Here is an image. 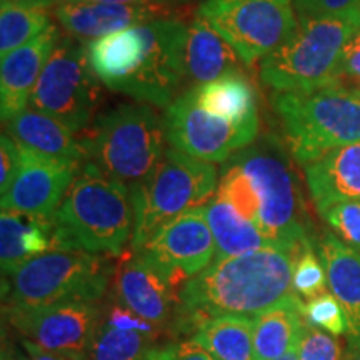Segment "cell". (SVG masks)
I'll list each match as a JSON object with an SVG mask.
<instances>
[{"instance_id":"obj_1","label":"cell","mask_w":360,"mask_h":360,"mask_svg":"<svg viewBox=\"0 0 360 360\" xmlns=\"http://www.w3.org/2000/svg\"><path fill=\"white\" fill-rule=\"evenodd\" d=\"M297 250L282 247L215 259L180 289L177 328L193 332L215 317L255 319L297 295L292 287Z\"/></svg>"},{"instance_id":"obj_2","label":"cell","mask_w":360,"mask_h":360,"mask_svg":"<svg viewBox=\"0 0 360 360\" xmlns=\"http://www.w3.org/2000/svg\"><path fill=\"white\" fill-rule=\"evenodd\" d=\"M132 233L130 188L84 164L53 215V249L120 257Z\"/></svg>"},{"instance_id":"obj_3","label":"cell","mask_w":360,"mask_h":360,"mask_svg":"<svg viewBox=\"0 0 360 360\" xmlns=\"http://www.w3.org/2000/svg\"><path fill=\"white\" fill-rule=\"evenodd\" d=\"M287 150L297 164L309 165L335 148L360 142V92L344 85L274 92Z\"/></svg>"},{"instance_id":"obj_4","label":"cell","mask_w":360,"mask_h":360,"mask_svg":"<svg viewBox=\"0 0 360 360\" xmlns=\"http://www.w3.org/2000/svg\"><path fill=\"white\" fill-rule=\"evenodd\" d=\"M359 30L360 11L299 17L295 34L260 62V80L276 92L342 85V52Z\"/></svg>"},{"instance_id":"obj_5","label":"cell","mask_w":360,"mask_h":360,"mask_svg":"<svg viewBox=\"0 0 360 360\" xmlns=\"http://www.w3.org/2000/svg\"><path fill=\"white\" fill-rule=\"evenodd\" d=\"M82 142L85 164L125 186H134L164 157L167 132L164 119L152 105L120 103L96 117Z\"/></svg>"},{"instance_id":"obj_6","label":"cell","mask_w":360,"mask_h":360,"mask_svg":"<svg viewBox=\"0 0 360 360\" xmlns=\"http://www.w3.org/2000/svg\"><path fill=\"white\" fill-rule=\"evenodd\" d=\"M290 157L276 139L267 137L242 148L231 159L250 184L257 204L255 225L274 245L299 250L312 237L309 236L307 210Z\"/></svg>"},{"instance_id":"obj_7","label":"cell","mask_w":360,"mask_h":360,"mask_svg":"<svg viewBox=\"0 0 360 360\" xmlns=\"http://www.w3.org/2000/svg\"><path fill=\"white\" fill-rule=\"evenodd\" d=\"M219 187V172L214 164L182 154L169 147L155 169L130 186L134 205L132 252L143 245L180 215L205 207Z\"/></svg>"},{"instance_id":"obj_8","label":"cell","mask_w":360,"mask_h":360,"mask_svg":"<svg viewBox=\"0 0 360 360\" xmlns=\"http://www.w3.org/2000/svg\"><path fill=\"white\" fill-rule=\"evenodd\" d=\"M114 274L107 255L52 249L8 277L4 310H34L64 302H98Z\"/></svg>"},{"instance_id":"obj_9","label":"cell","mask_w":360,"mask_h":360,"mask_svg":"<svg viewBox=\"0 0 360 360\" xmlns=\"http://www.w3.org/2000/svg\"><path fill=\"white\" fill-rule=\"evenodd\" d=\"M102 90L85 42L62 35L30 97V109L51 115L74 134L89 130L98 115Z\"/></svg>"},{"instance_id":"obj_10","label":"cell","mask_w":360,"mask_h":360,"mask_svg":"<svg viewBox=\"0 0 360 360\" xmlns=\"http://www.w3.org/2000/svg\"><path fill=\"white\" fill-rule=\"evenodd\" d=\"M197 15L217 30L245 65L262 62L299 27L294 0H204Z\"/></svg>"},{"instance_id":"obj_11","label":"cell","mask_w":360,"mask_h":360,"mask_svg":"<svg viewBox=\"0 0 360 360\" xmlns=\"http://www.w3.org/2000/svg\"><path fill=\"white\" fill-rule=\"evenodd\" d=\"M164 122L170 147L210 164L227 162L254 143L259 134V122L236 124L207 112L192 89L165 109Z\"/></svg>"},{"instance_id":"obj_12","label":"cell","mask_w":360,"mask_h":360,"mask_svg":"<svg viewBox=\"0 0 360 360\" xmlns=\"http://www.w3.org/2000/svg\"><path fill=\"white\" fill-rule=\"evenodd\" d=\"M143 29L147 35L146 57L122 94L137 102L167 109L186 84L187 24L174 15L147 22Z\"/></svg>"},{"instance_id":"obj_13","label":"cell","mask_w":360,"mask_h":360,"mask_svg":"<svg viewBox=\"0 0 360 360\" xmlns=\"http://www.w3.org/2000/svg\"><path fill=\"white\" fill-rule=\"evenodd\" d=\"M20 337L72 360H90L101 327L97 302H64L34 310H4Z\"/></svg>"},{"instance_id":"obj_14","label":"cell","mask_w":360,"mask_h":360,"mask_svg":"<svg viewBox=\"0 0 360 360\" xmlns=\"http://www.w3.org/2000/svg\"><path fill=\"white\" fill-rule=\"evenodd\" d=\"M137 252L146 255L177 287L199 276L215 260V240L207 222L205 207L164 225Z\"/></svg>"},{"instance_id":"obj_15","label":"cell","mask_w":360,"mask_h":360,"mask_svg":"<svg viewBox=\"0 0 360 360\" xmlns=\"http://www.w3.org/2000/svg\"><path fill=\"white\" fill-rule=\"evenodd\" d=\"M20 172L0 197L2 210L52 220L84 164L49 157L19 146Z\"/></svg>"},{"instance_id":"obj_16","label":"cell","mask_w":360,"mask_h":360,"mask_svg":"<svg viewBox=\"0 0 360 360\" xmlns=\"http://www.w3.org/2000/svg\"><path fill=\"white\" fill-rule=\"evenodd\" d=\"M114 285L120 305L152 326L177 319L179 287L141 252L124 255L114 270Z\"/></svg>"},{"instance_id":"obj_17","label":"cell","mask_w":360,"mask_h":360,"mask_svg":"<svg viewBox=\"0 0 360 360\" xmlns=\"http://www.w3.org/2000/svg\"><path fill=\"white\" fill-rule=\"evenodd\" d=\"M51 12L62 29L80 42H92L162 17H174L172 7L167 4L117 6L97 2H57Z\"/></svg>"},{"instance_id":"obj_18","label":"cell","mask_w":360,"mask_h":360,"mask_svg":"<svg viewBox=\"0 0 360 360\" xmlns=\"http://www.w3.org/2000/svg\"><path fill=\"white\" fill-rule=\"evenodd\" d=\"M62 35L51 25L32 42L2 57L0 64V115L2 124L29 109L35 85Z\"/></svg>"},{"instance_id":"obj_19","label":"cell","mask_w":360,"mask_h":360,"mask_svg":"<svg viewBox=\"0 0 360 360\" xmlns=\"http://www.w3.org/2000/svg\"><path fill=\"white\" fill-rule=\"evenodd\" d=\"M315 250L327 274L328 292L347 315L349 354L360 349V252L345 245L334 232H323Z\"/></svg>"},{"instance_id":"obj_20","label":"cell","mask_w":360,"mask_h":360,"mask_svg":"<svg viewBox=\"0 0 360 360\" xmlns=\"http://www.w3.org/2000/svg\"><path fill=\"white\" fill-rule=\"evenodd\" d=\"M304 175L319 215L340 202L360 200V142L335 148L305 165Z\"/></svg>"},{"instance_id":"obj_21","label":"cell","mask_w":360,"mask_h":360,"mask_svg":"<svg viewBox=\"0 0 360 360\" xmlns=\"http://www.w3.org/2000/svg\"><path fill=\"white\" fill-rule=\"evenodd\" d=\"M85 45L90 67L97 79L105 87L122 94L129 80L141 69L147 52V35L143 25H137Z\"/></svg>"},{"instance_id":"obj_22","label":"cell","mask_w":360,"mask_h":360,"mask_svg":"<svg viewBox=\"0 0 360 360\" xmlns=\"http://www.w3.org/2000/svg\"><path fill=\"white\" fill-rule=\"evenodd\" d=\"M186 84L188 90L214 82L224 75L242 74L240 57L200 15L187 24L186 37Z\"/></svg>"},{"instance_id":"obj_23","label":"cell","mask_w":360,"mask_h":360,"mask_svg":"<svg viewBox=\"0 0 360 360\" xmlns=\"http://www.w3.org/2000/svg\"><path fill=\"white\" fill-rule=\"evenodd\" d=\"M6 134L19 146L29 147L39 154L85 164V147L82 139L75 137L69 127L51 115L27 109L4 124Z\"/></svg>"},{"instance_id":"obj_24","label":"cell","mask_w":360,"mask_h":360,"mask_svg":"<svg viewBox=\"0 0 360 360\" xmlns=\"http://www.w3.org/2000/svg\"><path fill=\"white\" fill-rule=\"evenodd\" d=\"M52 220L2 210L0 215V264L11 277L30 260L52 250Z\"/></svg>"},{"instance_id":"obj_25","label":"cell","mask_w":360,"mask_h":360,"mask_svg":"<svg viewBox=\"0 0 360 360\" xmlns=\"http://www.w3.org/2000/svg\"><path fill=\"white\" fill-rule=\"evenodd\" d=\"M299 295L254 319L255 360H277L299 349L305 327Z\"/></svg>"},{"instance_id":"obj_26","label":"cell","mask_w":360,"mask_h":360,"mask_svg":"<svg viewBox=\"0 0 360 360\" xmlns=\"http://www.w3.org/2000/svg\"><path fill=\"white\" fill-rule=\"evenodd\" d=\"M205 217L215 240V259L236 257L249 252L277 247L250 220L242 217L233 207L215 195L205 205Z\"/></svg>"},{"instance_id":"obj_27","label":"cell","mask_w":360,"mask_h":360,"mask_svg":"<svg viewBox=\"0 0 360 360\" xmlns=\"http://www.w3.org/2000/svg\"><path fill=\"white\" fill-rule=\"evenodd\" d=\"M192 90L197 102L210 114L236 124L259 122L254 89L242 74L224 75Z\"/></svg>"},{"instance_id":"obj_28","label":"cell","mask_w":360,"mask_h":360,"mask_svg":"<svg viewBox=\"0 0 360 360\" xmlns=\"http://www.w3.org/2000/svg\"><path fill=\"white\" fill-rule=\"evenodd\" d=\"M192 339L215 360H255L254 319H209L195 327Z\"/></svg>"},{"instance_id":"obj_29","label":"cell","mask_w":360,"mask_h":360,"mask_svg":"<svg viewBox=\"0 0 360 360\" xmlns=\"http://www.w3.org/2000/svg\"><path fill=\"white\" fill-rule=\"evenodd\" d=\"M51 0H7L0 8V53L7 56L52 25Z\"/></svg>"},{"instance_id":"obj_30","label":"cell","mask_w":360,"mask_h":360,"mask_svg":"<svg viewBox=\"0 0 360 360\" xmlns=\"http://www.w3.org/2000/svg\"><path fill=\"white\" fill-rule=\"evenodd\" d=\"M154 349L150 335L119 330L103 322L94 339L90 360H147Z\"/></svg>"},{"instance_id":"obj_31","label":"cell","mask_w":360,"mask_h":360,"mask_svg":"<svg viewBox=\"0 0 360 360\" xmlns=\"http://www.w3.org/2000/svg\"><path fill=\"white\" fill-rule=\"evenodd\" d=\"M292 287H294L295 294L305 300L326 294L328 289L326 269H323L322 260L315 250L314 240L305 242L297 250Z\"/></svg>"},{"instance_id":"obj_32","label":"cell","mask_w":360,"mask_h":360,"mask_svg":"<svg viewBox=\"0 0 360 360\" xmlns=\"http://www.w3.org/2000/svg\"><path fill=\"white\" fill-rule=\"evenodd\" d=\"M302 315L304 321L307 322L310 327L327 332V334H330L332 337L347 335V315H345L339 300H337L330 292H326V294L304 302Z\"/></svg>"},{"instance_id":"obj_33","label":"cell","mask_w":360,"mask_h":360,"mask_svg":"<svg viewBox=\"0 0 360 360\" xmlns=\"http://www.w3.org/2000/svg\"><path fill=\"white\" fill-rule=\"evenodd\" d=\"M321 217L345 245L360 252V200H347L328 207Z\"/></svg>"},{"instance_id":"obj_34","label":"cell","mask_w":360,"mask_h":360,"mask_svg":"<svg viewBox=\"0 0 360 360\" xmlns=\"http://www.w3.org/2000/svg\"><path fill=\"white\" fill-rule=\"evenodd\" d=\"M299 360H340V347L335 337L305 322L299 344Z\"/></svg>"},{"instance_id":"obj_35","label":"cell","mask_w":360,"mask_h":360,"mask_svg":"<svg viewBox=\"0 0 360 360\" xmlns=\"http://www.w3.org/2000/svg\"><path fill=\"white\" fill-rule=\"evenodd\" d=\"M20 147L6 132L0 137V195H4L20 172Z\"/></svg>"},{"instance_id":"obj_36","label":"cell","mask_w":360,"mask_h":360,"mask_svg":"<svg viewBox=\"0 0 360 360\" xmlns=\"http://www.w3.org/2000/svg\"><path fill=\"white\" fill-rule=\"evenodd\" d=\"M147 360H215L197 340L174 342L165 347H155Z\"/></svg>"},{"instance_id":"obj_37","label":"cell","mask_w":360,"mask_h":360,"mask_svg":"<svg viewBox=\"0 0 360 360\" xmlns=\"http://www.w3.org/2000/svg\"><path fill=\"white\" fill-rule=\"evenodd\" d=\"M297 17L360 11V0H294Z\"/></svg>"},{"instance_id":"obj_38","label":"cell","mask_w":360,"mask_h":360,"mask_svg":"<svg viewBox=\"0 0 360 360\" xmlns=\"http://www.w3.org/2000/svg\"><path fill=\"white\" fill-rule=\"evenodd\" d=\"M107 326L119 328V330H127V332H142L150 337L155 335V326H152L150 322L143 321V319L135 315L132 310L122 307V305H115L110 309L109 315L105 317Z\"/></svg>"},{"instance_id":"obj_39","label":"cell","mask_w":360,"mask_h":360,"mask_svg":"<svg viewBox=\"0 0 360 360\" xmlns=\"http://www.w3.org/2000/svg\"><path fill=\"white\" fill-rule=\"evenodd\" d=\"M350 80L357 85L360 82V30L344 47L339 65V82Z\"/></svg>"},{"instance_id":"obj_40","label":"cell","mask_w":360,"mask_h":360,"mask_svg":"<svg viewBox=\"0 0 360 360\" xmlns=\"http://www.w3.org/2000/svg\"><path fill=\"white\" fill-rule=\"evenodd\" d=\"M13 349H15L17 360H72L69 357H64V355H58L51 352V350H45L40 347V345L34 344L32 340L24 339V337H20L19 345Z\"/></svg>"},{"instance_id":"obj_41","label":"cell","mask_w":360,"mask_h":360,"mask_svg":"<svg viewBox=\"0 0 360 360\" xmlns=\"http://www.w3.org/2000/svg\"><path fill=\"white\" fill-rule=\"evenodd\" d=\"M52 6L57 2H97V4H117V6H143V4H167L170 0H51Z\"/></svg>"},{"instance_id":"obj_42","label":"cell","mask_w":360,"mask_h":360,"mask_svg":"<svg viewBox=\"0 0 360 360\" xmlns=\"http://www.w3.org/2000/svg\"><path fill=\"white\" fill-rule=\"evenodd\" d=\"M0 360H17L15 349H13V345L8 344V342H6V339H4L2 344V357H0Z\"/></svg>"},{"instance_id":"obj_43","label":"cell","mask_w":360,"mask_h":360,"mask_svg":"<svg viewBox=\"0 0 360 360\" xmlns=\"http://www.w3.org/2000/svg\"><path fill=\"white\" fill-rule=\"evenodd\" d=\"M277 360H299V349H295V350H292V352H289V354L282 355V357L277 359Z\"/></svg>"},{"instance_id":"obj_44","label":"cell","mask_w":360,"mask_h":360,"mask_svg":"<svg viewBox=\"0 0 360 360\" xmlns=\"http://www.w3.org/2000/svg\"><path fill=\"white\" fill-rule=\"evenodd\" d=\"M347 360H360V349L355 350V352H352V354H349Z\"/></svg>"},{"instance_id":"obj_45","label":"cell","mask_w":360,"mask_h":360,"mask_svg":"<svg viewBox=\"0 0 360 360\" xmlns=\"http://www.w3.org/2000/svg\"><path fill=\"white\" fill-rule=\"evenodd\" d=\"M355 89H357V90H359V92H360V82H359L357 85H355Z\"/></svg>"},{"instance_id":"obj_46","label":"cell","mask_w":360,"mask_h":360,"mask_svg":"<svg viewBox=\"0 0 360 360\" xmlns=\"http://www.w3.org/2000/svg\"><path fill=\"white\" fill-rule=\"evenodd\" d=\"M2 2H7V0H2Z\"/></svg>"}]
</instances>
